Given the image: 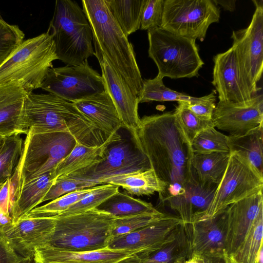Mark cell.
<instances>
[{"instance_id":"1f68e13d","label":"cell","mask_w":263,"mask_h":263,"mask_svg":"<svg viewBox=\"0 0 263 263\" xmlns=\"http://www.w3.org/2000/svg\"><path fill=\"white\" fill-rule=\"evenodd\" d=\"M138 98L139 103L152 101H184L192 103L198 101L202 98L179 92L167 87L163 82V78L159 74L153 79L143 80L142 87Z\"/></svg>"},{"instance_id":"4dcf8cb0","label":"cell","mask_w":263,"mask_h":263,"mask_svg":"<svg viewBox=\"0 0 263 263\" xmlns=\"http://www.w3.org/2000/svg\"><path fill=\"white\" fill-rule=\"evenodd\" d=\"M96 209L116 218L157 211L151 203L135 198L119 191L108 198Z\"/></svg>"},{"instance_id":"8fae6325","label":"cell","mask_w":263,"mask_h":263,"mask_svg":"<svg viewBox=\"0 0 263 263\" xmlns=\"http://www.w3.org/2000/svg\"><path fill=\"white\" fill-rule=\"evenodd\" d=\"M255 10L248 27L233 30L231 38L242 76L254 96L263 69V1H252Z\"/></svg>"},{"instance_id":"7c38bea8","label":"cell","mask_w":263,"mask_h":263,"mask_svg":"<svg viewBox=\"0 0 263 263\" xmlns=\"http://www.w3.org/2000/svg\"><path fill=\"white\" fill-rule=\"evenodd\" d=\"M41 88L71 103L106 90L102 76L87 60L78 65L50 68Z\"/></svg>"},{"instance_id":"ffe728a7","label":"cell","mask_w":263,"mask_h":263,"mask_svg":"<svg viewBox=\"0 0 263 263\" xmlns=\"http://www.w3.org/2000/svg\"><path fill=\"white\" fill-rule=\"evenodd\" d=\"M262 210V192L246 198L226 208L227 256L231 257L235 253Z\"/></svg>"},{"instance_id":"836d02e7","label":"cell","mask_w":263,"mask_h":263,"mask_svg":"<svg viewBox=\"0 0 263 263\" xmlns=\"http://www.w3.org/2000/svg\"><path fill=\"white\" fill-rule=\"evenodd\" d=\"M23 147L20 134L5 138L0 147V185L11 177L22 155Z\"/></svg>"},{"instance_id":"83f0119b","label":"cell","mask_w":263,"mask_h":263,"mask_svg":"<svg viewBox=\"0 0 263 263\" xmlns=\"http://www.w3.org/2000/svg\"><path fill=\"white\" fill-rule=\"evenodd\" d=\"M230 157V152L194 154L191 164L199 181L203 185H217L224 175Z\"/></svg>"},{"instance_id":"f907efd6","label":"cell","mask_w":263,"mask_h":263,"mask_svg":"<svg viewBox=\"0 0 263 263\" xmlns=\"http://www.w3.org/2000/svg\"><path fill=\"white\" fill-rule=\"evenodd\" d=\"M226 263H236V262L230 257L226 256Z\"/></svg>"},{"instance_id":"f6af8a7d","label":"cell","mask_w":263,"mask_h":263,"mask_svg":"<svg viewBox=\"0 0 263 263\" xmlns=\"http://www.w3.org/2000/svg\"><path fill=\"white\" fill-rule=\"evenodd\" d=\"M10 180L8 179L0 187V211L5 215H10Z\"/></svg>"},{"instance_id":"ac0fdd59","label":"cell","mask_w":263,"mask_h":263,"mask_svg":"<svg viewBox=\"0 0 263 263\" xmlns=\"http://www.w3.org/2000/svg\"><path fill=\"white\" fill-rule=\"evenodd\" d=\"M182 223L178 216L170 215L134 232L112 237L107 248L145 253L153 252L159 249Z\"/></svg>"},{"instance_id":"7dc6e473","label":"cell","mask_w":263,"mask_h":263,"mask_svg":"<svg viewBox=\"0 0 263 263\" xmlns=\"http://www.w3.org/2000/svg\"><path fill=\"white\" fill-rule=\"evenodd\" d=\"M217 6L220 5L224 10L233 12L235 10L236 0H213Z\"/></svg>"},{"instance_id":"f35d334b","label":"cell","mask_w":263,"mask_h":263,"mask_svg":"<svg viewBox=\"0 0 263 263\" xmlns=\"http://www.w3.org/2000/svg\"><path fill=\"white\" fill-rule=\"evenodd\" d=\"M187 103L184 101L178 102L174 111L191 143L193 140L201 132L214 126V125L212 121L201 119L192 112L187 108Z\"/></svg>"},{"instance_id":"277c9868","label":"cell","mask_w":263,"mask_h":263,"mask_svg":"<svg viewBox=\"0 0 263 263\" xmlns=\"http://www.w3.org/2000/svg\"><path fill=\"white\" fill-rule=\"evenodd\" d=\"M47 31L53 40L58 59L66 65H80L95 55L91 27L76 1H55Z\"/></svg>"},{"instance_id":"cb8c5ba5","label":"cell","mask_w":263,"mask_h":263,"mask_svg":"<svg viewBox=\"0 0 263 263\" xmlns=\"http://www.w3.org/2000/svg\"><path fill=\"white\" fill-rule=\"evenodd\" d=\"M27 93L18 82L0 85V135L7 137L24 134L22 116Z\"/></svg>"},{"instance_id":"ba28073f","label":"cell","mask_w":263,"mask_h":263,"mask_svg":"<svg viewBox=\"0 0 263 263\" xmlns=\"http://www.w3.org/2000/svg\"><path fill=\"white\" fill-rule=\"evenodd\" d=\"M76 143L74 138L67 133L35 134L29 129L23 143L22 155L12 174L20 182V188L54 171L70 154Z\"/></svg>"},{"instance_id":"2e32d148","label":"cell","mask_w":263,"mask_h":263,"mask_svg":"<svg viewBox=\"0 0 263 263\" xmlns=\"http://www.w3.org/2000/svg\"><path fill=\"white\" fill-rule=\"evenodd\" d=\"M212 84L218 94L219 101L243 103L255 96L242 76L234 49L231 47L213 58Z\"/></svg>"},{"instance_id":"7402d4cb","label":"cell","mask_w":263,"mask_h":263,"mask_svg":"<svg viewBox=\"0 0 263 263\" xmlns=\"http://www.w3.org/2000/svg\"><path fill=\"white\" fill-rule=\"evenodd\" d=\"M72 103L96 127L108 136L123 127L115 104L106 90Z\"/></svg>"},{"instance_id":"d6a6232c","label":"cell","mask_w":263,"mask_h":263,"mask_svg":"<svg viewBox=\"0 0 263 263\" xmlns=\"http://www.w3.org/2000/svg\"><path fill=\"white\" fill-rule=\"evenodd\" d=\"M263 210L255 219L248 235L230 257L236 263H257L262 247Z\"/></svg>"},{"instance_id":"f5cc1de1","label":"cell","mask_w":263,"mask_h":263,"mask_svg":"<svg viewBox=\"0 0 263 263\" xmlns=\"http://www.w3.org/2000/svg\"><path fill=\"white\" fill-rule=\"evenodd\" d=\"M33 259H26L23 263H30L31 260Z\"/></svg>"},{"instance_id":"44dd1931","label":"cell","mask_w":263,"mask_h":263,"mask_svg":"<svg viewBox=\"0 0 263 263\" xmlns=\"http://www.w3.org/2000/svg\"><path fill=\"white\" fill-rule=\"evenodd\" d=\"M136 251L107 248L91 251L75 252L44 246L35 249L34 263H117Z\"/></svg>"},{"instance_id":"681fc988","label":"cell","mask_w":263,"mask_h":263,"mask_svg":"<svg viewBox=\"0 0 263 263\" xmlns=\"http://www.w3.org/2000/svg\"><path fill=\"white\" fill-rule=\"evenodd\" d=\"M262 252H263V248L261 249L258 258L257 262V263H262Z\"/></svg>"},{"instance_id":"8992f818","label":"cell","mask_w":263,"mask_h":263,"mask_svg":"<svg viewBox=\"0 0 263 263\" xmlns=\"http://www.w3.org/2000/svg\"><path fill=\"white\" fill-rule=\"evenodd\" d=\"M55 230L47 246L75 252L107 248L112 237L116 217L91 209L64 216H55Z\"/></svg>"},{"instance_id":"ee69618b","label":"cell","mask_w":263,"mask_h":263,"mask_svg":"<svg viewBox=\"0 0 263 263\" xmlns=\"http://www.w3.org/2000/svg\"><path fill=\"white\" fill-rule=\"evenodd\" d=\"M1 227L0 263H23L28 258L22 257L13 249L2 232Z\"/></svg>"},{"instance_id":"60d3db41","label":"cell","mask_w":263,"mask_h":263,"mask_svg":"<svg viewBox=\"0 0 263 263\" xmlns=\"http://www.w3.org/2000/svg\"><path fill=\"white\" fill-rule=\"evenodd\" d=\"M24 36L17 25L0 18V64L24 41Z\"/></svg>"},{"instance_id":"3957f363","label":"cell","mask_w":263,"mask_h":263,"mask_svg":"<svg viewBox=\"0 0 263 263\" xmlns=\"http://www.w3.org/2000/svg\"><path fill=\"white\" fill-rule=\"evenodd\" d=\"M82 5L91 27L95 53L103 55L138 96L143 79L128 37L110 14L104 0H83Z\"/></svg>"},{"instance_id":"30bf717a","label":"cell","mask_w":263,"mask_h":263,"mask_svg":"<svg viewBox=\"0 0 263 263\" xmlns=\"http://www.w3.org/2000/svg\"><path fill=\"white\" fill-rule=\"evenodd\" d=\"M262 187L263 175L244 158L230 153L224 175L203 219L212 218L230 204L262 192Z\"/></svg>"},{"instance_id":"5b68a950","label":"cell","mask_w":263,"mask_h":263,"mask_svg":"<svg viewBox=\"0 0 263 263\" xmlns=\"http://www.w3.org/2000/svg\"><path fill=\"white\" fill-rule=\"evenodd\" d=\"M58 59L47 31L24 41L0 64V85L15 81L27 92L41 87L52 62Z\"/></svg>"},{"instance_id":"9a60e30c","label":"cell","mask_w":263,"mask_h":263,"mask_svg":"<svg viewBox=\"0 0 263 263\" xmlns=\"http://www.w3.org/2000/svg\"><path fill=\"white\" fill-rule=\"evenodd\" d=\"M151 168L148 159L132 140L121 138L108 145L102 161L74 178L97 181L104 177Z\"/></svg>"},{"instance_id":"5bb4252c","label":"cell","mask_w":263,"mask_h":263,"mask_svg":"<svg viewBox=\"0 0 263 263\" xmlns=\"http://www.w3.org/2000/svg\"><path fill=\"white\" fill-rule=\"evenodd\" d=\"M55 219L24 217L15 223L1 226L2 232L16 252L25 258L33 259L35 249L48 245L55 230Z\"/></svg>"},{"instance_id":"4fadbf2b","label":"cell","mask_w":263,"mask_h":263,"mask_svg":"<svg viewBox=\"0 0 263 263\" xmlns=\"http://www.w3.org/2000/svg\"><path fill=\"white\" fill-rule=\"evenodd\" d=\"M214 126L229 136H241L263 127V96L243 103L218 101L213 111Z\"/></svg>"},{"instance_id":"7a4b0ae2","label":"cell","mask_w":263,"mask_h":263,"mask_svg":"<svg viewBox=\"0 0 263 263\" xmlns=\"http://www.w3.org/2000/svg\"><path fill=\"white\" fill-rule=\"evenodd\" d=\"M24 134L65 132L77 143L98 146L109 137L98 129L73 104L56 95L32 92L25 97L22 116Z\"/></svg>"},{"instance_id":"6da1fadb","label":"cell","mask_w":263,"mask_h":263,"mask_svg":"<svg viewBox=\"0 0 263 263\" xmlns=\"http://www.w3.org/2000/svg\"><path fill=\"white\" fill-rule=\"evenodd\" d=\"M131 139L166 184L160 200L176 212L197 178L191 143L175 111L143 117Z\"/></svg>"},{"instance_id":"816d5d0a","label":"cell","mask_w":263,"mask_h":263,"mask_svg":"<svg viewBox=\"0 0 263 263\" xmlns=\"http://www.w3.org/2000/svg\"><path fill=\"white\" fill-rule=\"evenodd\" d=\"M5 138L2 136L0 135V147L2 145L3 143H4Z\"/></svg>"},{"instance_id":"d6986e66","label":"cell","mask_w":263,"mask_h":263,"mask_svg":"<svg viewBox=\"0 0 263 263\" xmlns=\"http://www.w3.org/2000/svg\"><path fill=\"white\" fill-rule=\"evenodd\" d=\"M192 253L206 257H225L226 209L212 218L187 224Z\"/></svg>"},{"instance_id":"bcb514c9","label":"cell","mask_w":263,"mask_h":263,"mask_svg":"<svg viewBox=\"0 0 263 263\" xmlns=\"http://www.w3.org/2000/svg\"><path fill=\"white\" fill-rule=\"evenodd\" d=\"M226 256L206 257L192 254L190 257L182 258L175 263H226Z\"/></svg>"},{"instance_id":"11a10c76","label":"cell","mask_w":263,"mask_h":263,"mask_svg":"<svg viewBox=\"0 0 263 263\" xmlns=\"http://www.w3.org/2000/svg\"><path fill=\"white\" fill-rule=\"evenodd\" d=\"M2 185H0V187H1V186H2Z\"/></svg>"},{"instance_id":"484cf974","label":"cell","mask_w":263,"mask_h":263,"mask_svg":"<svg viewBox=\"0 0 263 263\" xmlns=\"http://www.w3.org/2000/svg\"><path fill=\"white\" fill-rule=\"evenodd\" d=\"M55 180L54 171L22 185L10 212L12 222L15 223L26 216L43 199Z\"/></svg>"},{"instance_id":"d4e9b609","label":"cell","mask_w":263,"mask_h":263,"mask_svg":"<svg viewBox=\"0 0 263 263\" xmlns=\"http://www.w3.org/2000/svg\"><path fill=\"white\" fill-rule=\"evenodd\" d=\"M97 181L101 184H111L121 186L128 194L137 196H149L157 192L160 197L166 188V184L157 177L152 168L104 177Z\"/></svg>"},{"instance_id":"db71d44e","label":"cell","mask_w":263,"mask_h":263,"mask_svg":"<svg viewBox=\"0 0 263 263\" xmlns=\"http://www.w3.org/2000/svg\"><path fill=\"white\" fill-rule=\"evenodd\" d=\"M4 214L1 211H0V220L2 217V216L4 215ZM0 227H1V225H0Z\"/></svg>"},{"instance_id":"603a6c76","label":"cell","mask_w":263,"mask_h":263,"mask_svg":"<svg viewBox=\"0 0 263 263\" xmlns=\"http://www.w3.org/2000/svg\"><path fill=\"white\" fill-rule=\"evenodd\" d=\"M121 138V135L116 133L98 146H89L77 142L70 154L54 169L55 179L74 177L84 173L102 161L108 145Z\"/></svg>"},{"instance_id":"4316f807","label":"cell","mask_w":263,"mask_h":263,"mask_svg":"<svg viewBox=\"0 0 263 263\" xmlns=\"http://www.w3.org/2000/svg\"><path fill=\"white\" fill-rule=\"evenodd\" d=\"M141 263H175L192 255L187 225L182 223L158 249L150 253H138Z\"/></svg>"},{"instance_id":"f1b7e54d","label":"cell","mask_w":263,"mask_h":263,"mask_svg":"<svg viewBox=\"0 0 263 263\" xmlns=\"http://www.w3.org/2000/svg\"><path fill=\"white\" fill-rule=\"evenodd\" d=\"M109 12L128 37L140 29L146 0H104Z\"/></svg>"},{"instance_id":"7bdbcfd3","label":"cell","mask_w":263,"mask_h":263,"mask_svg":"<svg viewBox=\"0 0 263 263\" xmlns=\"http://www.w3.org/2000/svg\"><path fill=\"white\" fill-rule=\"evenodd\" d=\"M216 90H213L210 94L202 97L200 100L187 103V108L195 115L201 119L212 121L213 111L216 106Z\"/></svg>"},{"instance_id":"d590c367","label":"cell","mask_w":263,"mask_h":263,"mask_svg":"<svg viewBox=\"0 0 263 263\" xmlns=\"http://www.w3.org/2000/svg\"><path fill=\"white\" fill-rule=\"evenodd\" d=\"M194 154H208L215 152H230L228 136L210 127L201 132L192 141Z\"/></svg>"},{"instance_id":"8d00e7d4","label":"cell","mask_w":263,"mask_h":263,"mask_svg":"<svg viewBox=\"0 0 263 263\" xmlns=\"http://www.w3.org/2000/svg\"><path fill=\"white\" fill-rule=\"evenodd\" d=\"M119 186L111 184L98 185L80 200L57 216H64L96 209L104 201L119 191Z\"/></svg>"},{"instance_id":"c3c4849f","label":"cell","mask_w":263,"mask_h":263,"mask_svg":"<svg viewBox=\"0 0 263 263\" xmlns=\"http://www.w3.org/2000/svg\"><path fill=\"white\" fill-rule=\"evenodd\" d=\"M138 253L133 254L117 263H141Z\"/></svg>"},{"instance_id":"52a82bcc","label":"cell","mask_w":263,"mask_h":263,"mask_svg":"<svg viewBox=\"0 0 263 263\" xmlns=\"http://www.w3.org/2000/svg\"><path fill=\"white\" fill-rule=\"evenodd\" d=\"M148 56L156 64L158 74L172 79L198 76L204 62L196 40L176 35L161 27L147 31Z\"/></svg>"},{"instance_id":"9c48e42d","label":"cell","mask_w":263,"mask_h":263,"mask_svg":"<svg viewBox=\"0 0 263 263\" xmlns=\"http://www.w3.org/2000/svg\"><path fill=\"white\" fill-rule=\"evenodd\" d=\"M219 8L213 0H164L161 28L179 36L202 42L213 23L219 22Z\"/></svg>"},{"instance_id":"e575fe53","label":"cell","mask_w":263,"mask_h":263,"mask_svg":"<svg viewBox=\"0 0 263 263\" xmlns=\"http://www.w3.org/2000/svg\"><path fill=\"white\" fill-rule=\"evenodd\" d=\"M97 186L77 190L66 194L43 205L35 208L24 217H50L57 216L80 200L87 193L95 189Z\"/></svg>"},{"instance_id":"e0dca14e","label":"cell","mask_w":263,"mask_h":263,"mask_svg":"<svg viewBox=\"0 0 263 263\" xmlns=\"http://www.w3.org/2000/svg\"><path fill=\"white\" fill-rule=\"evenodd\" d=\"M102 71L106 89L110 96L118 111L123 127L134 136L139 127V100L128 85L117 73L105 58L96 53Z\"/></svg>"},{"instance_id":"ab89813d","label":"cell","mask_w":263,"mask_h":263,"mask_svg":"<svg viewBox=\"0 0 263 263\" xmlns=\"http://www.w3.org/2000/svg\"><path fill=\"white\" fill-rule=\"evenodd\" d=\"M101 185L95 180L74 177H59L43 199L42 202L54 200L68 193Z\"/></svg>"},{"instance_id":"74e56055","label":"cell","mask_w":263,"mask_h":263,"mask_svg":"<svg viewBox=\"0 0 263 263\" xmlns=\"http://www.w3.org/2000/svg\"><path fill=\"white\" fill-rule=\"evenodd\" d=\"M170 215L158 210L121 218H116L112 237L129 233L163 219Z\"/></svg>"},{"instance_id":"b9f144b4","label":"cell","mask_w":263,"mask_h":263,"mask_svg":"<svg viewBox=\"0 0 263 263\" xmlns=\"http://www.w3.org/2000/svg\"><path fill=\"white\" fill-rule=\"evenodd\" d=\"M164 0H146L141 21L140 29L149 30L160 27Z\"/></svg>"},{"instance_id":"f546056e","label":"cell","mask_w":263,"mask_h":263,"mask_svg":"<svg viewBox=\"0 0 263 263\" xmlns=\"http://www.w3.org/2000/svg\"><path fill=\"white\" fill-rule=\"evenodd\" d=\"M230 153L247 160L263 175V127L241 136L228 135Z\"/></svg>"}]
</instances>
